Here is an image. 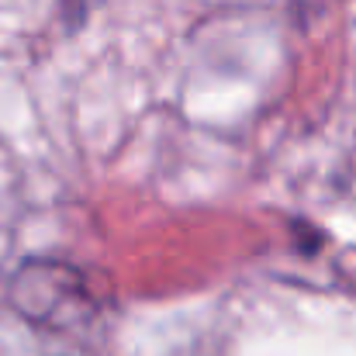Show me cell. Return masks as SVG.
Listing matches in <instances>:
<instances>
[{"label":"cell","mask_w":356,"mask_h":356,"mask_svg":"<svg viewBox=\"0 0 356 356\" xmlns=\"http://www.w3.org/2000/svg\"><path fill=\"white\" fill-rule=\"evenodd\" d=\"M10 305L45 325H70L90 318V291L73 266L63 263H24L10 280Z\"/></svg>","instance_id":"1"}]
</instances>
